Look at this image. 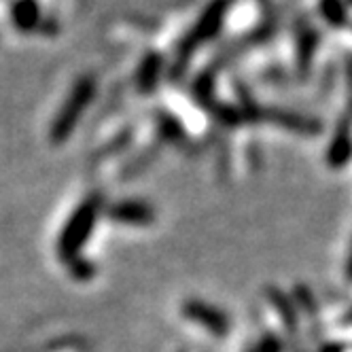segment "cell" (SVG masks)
Wrapping results in <instances>:
<instances>
[{
    "mask_svg": "<svg viewBox=\"0 0 352 352\" xmlns=\"http://www.w3.org/2000/svg\"><path fill=\"white\" fill-rule=\"evenodd\" d=\"M100 206H102V197L89 195L85 202L74 210L70 221L66 223V228H64L60 242H58V253L64 261L74 263L79 259V250L85 246L87 238L94 232Z\"/></svg>",
    "mask_w": 352,
    "mask_h": 352,
    "instance_id": "obj_1",
    "label": "cell"
},
{
    "mask_svg": "<svg viewBox=\"0 0 352 352\" xmlns=\"http://www.w3.org/2000/svg\"><path fill=\"white\" fill-rule=\"evenodd\" d=\"M232 5H234V0H212V3L204 9L197 23L189 30V34L185 36V41L179 47V66L176 68H183L197 47H202L204 43H208L210 38H214L221 32L223 21L228 17Z\"/></svg>",
    "mask_w": 352,
    "mask_h": 352,
    "instance_id": "obj_2",
    "label": "cell"
},
{
    "mask_svg": "<svg viewBox=\"0 0 352 352\" xmlns=\"http://www.w3.org/2000/svg\"><path fill=\"white\" fill-rule=\"evenodd\" d=\"M94 94H96V79L94 77H81L77 83H74L68 100H66L64 107L60 109V113L54 119V125H52L54 144L64 142L72 134V130L77 128L81 115L89 107Z\"/></svg>",
    "mask_w": 352,
    "mask_h": 352,
    "instance_id": "obj_3",
    "label": "cell"
},
{
    "mask_svg": "<svg viewBox=\"0 0 352 352\" xmlns=\"http://www.w3.org/2000/svg\"><path fill=\"white\" fill-rule=\"evenodd\" d=\"M183 314L193 320L199 322L204 327L206 331H210L217 338H223L230 333V318L225 312H221L219 308L206 304V301H199V299H191L183 306Z\"/></svg>",
    "mask_w": 352,
    "mask_h": 352,
    "instance_id": "obj_4",
    "label": "cell"
},
{
    "mask_svg": "<svg viewBox=\"0 0 352 352\" xmlns=\"http://www.w3.org/2000/svg\"><path fill=\"white\" fill-rule=\"evenodd\" d=\"M261 117L267 119L270 123H276V125H280V128H285V130L299 132V134H318V132H322V123L318 119H312V117H306V115L272 109V111H261Z\"/></svg>",
    "mask_w": 352,
    "mask_h": 352,
    "instance_id": "obj_5",
    "label": "cell"
},
{
    "mask_svg": "<svg viewBox=\"0 0 352 352\" xmlns=\"http://www.w3.org/2000/svg\"><path fill=\"white\" fill-rule=\"evenodd\" d=\"M352 160V125L348 119H342L336 128L331 144L327 148V162L331 168H344Z\"/></svg>",
    "mask_w": 352,
    "mask_h": 352,
    "instance_id": "obj_6",
    "label": "cell"
},
{
    "mask_svg": "<svg viewBox=\"0 0 352 352\" xmlns=\"http://www.w3.org/2000/svg\"><path fill=\"white\" fill-rule=\"evenodd\" d=\"M109 217L125 225H148L155 219V212L148 204L138 202V199H125L109 210Z\"/></svg>",
    "mask_w": 352,
    "mask_h": 352,
    "instance_id": "obj_7",
    "label": "cell"
},
{
    "mask_svg": "<svg viewBox=\"0 0 352 352\" xmlns=\"http://www.w3.org/2000/svg\"><path fill=\"white\" fill-rule=\"evenodd\" d=\"M316 47H318V32L312 26H306L297 32V68L299 72H308L314 54H316Z\"/></svg>",
    "mask_w": 352,
    "mask_h": 352,
    "instance_id": "obj_8",
    "label": "cell"
},
{
    "mask_svg": "<svg viewBox=\"0 0 352 352\" xmlns=\"http://www.w3.org/2000/svg\"><path fill=\"white\" fill-rule=\"evenodd\" d=\"M11 19H13V26L19 28L21 32L34 30L41 21V11H38L36 0H17L11 9Z\"/></svg>",
    "mask_w": 352,
    "mask_h": 352,
    "instance_id": "obj_9",
    "label": "cell"
},
{
    "mask_svg": "<svg viewBox=\"0 0 352 352\" xmlns=\"http://www.w3.org/2000/svg\"><path fill=\"white\" fill-rule=\"evenodd\" d=\"M160 72H162V58L157 54H148L144 58V62L140 64L138 77H136L140 91H144V94L153 91V87L157 85V79H160Z\"/></svg>",
    "mask_w": 352,
    "mask_h": 352,
    "instance_id": "obj_10",
    "label": "cell"
},
{
    "mask_svg": "<svg viewBox=\"0 0 352 352\" xmlns=\"http://www.w3.org/2000/svg\"><path fill=\"white\" fill-rule=\"evenodd\" d=\"M318 11L331 28H344L348 23V9L344 0H318Z\"/></svg>",
    "mask_w": 352,
    "mask_h": 352,
    "instance_id": "obj_11",
    "label": "cell"
},
{
    "mask_svg": "<svg viewBox=\"0 0 352 352\" xmlns=\"http://www.w3.org/2000/svg\"><path fill=\"white\" fill-rule=\"evenodd\" d=\"M250 352H283V344L278 338H274V336H265L261 342H257L253 346V350Z\"/></svg>",
    "mask_w": 352,
    "mask_h": 352,
    "instance_id": "obj_12",
    "label": "cell"
},
{
    "mask_svg": "<svg viewBox=\"0 0 352 352\" xmlns=\"http://www.w3.org/2000/svg\"><path fill=\"white\" fill-rule=\"evenodd\" d=\"M72 265V274L77 276V278H83V280H87V278H91V274H94V267L87 263V261H83V259H77L74 263H70Z\"/></svg>",
    "mask_w": 352,
    "mask_h": 352,
    "instance_id": "obj_13",
    "label": "cell"
},
{
    "mask_svg": "<svg viewBox=\"0 0 352 352\" xmlns=\"http://www.w3.org/2000/svg\"><path fill=\"white\" fill-rule=\"evenodd\" d=\"M346 85H348V100L352 104V54L346 56Z\"/></svg>",
    "mask_w": 352,
    "mask_h": 352,
    "instance_id": "obj_14",
    "label": "cell"
},
{
    "mask_svg": "<svg viewBox=\"0 0 352 352\" xmlns=\"http://www.w3.org/2000/svg\"><path fill=\"white\" fill-rule=\"evenodd\" d=\"M320 352H344V346H342V344H336V342H331V344L322 346V348H320Z\"/></svg>",
    "mask_w": 352,
    "mask_h": 352,
    "instance_id": "obj_15",
    "label": "cell"
},
{
    "mask_svg": "<svg viewBox=\"0 0 352 352\" xmlns=\"http://www.w3.org/2000/svg\"><path fill=\"white\" fill-rule=\"evenodd\" d=\"M346 274H348V280H352V257L348 261V267H346Z\"/></svg>",
    "mask_w": 352,
    "mask_h": 352,
    "instance_id": "obj_16",
    "label": "cell"
}]
</instances>
